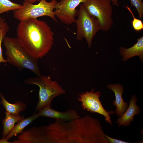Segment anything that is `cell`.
Instances as JSON below:
<instances>
[{"mask_svg":"<svg viewBox=\"0 0 143 143\" xmlns=\"http://www.w3.org/2000/svg\"><path fill=\"white\" fill-rule=\"evenodd\" d=\"M57 1L56 0L50 2L46 0H41L38 4L34 5L27 0H24L22 7L14 11V17L20 21L28 19H37L38 17L47 16L57 22L53 11Z\"/></svg>","mask_w":143,"mask_h":143,"instance_id":"5b68a950","label":"cell"},{"mask_svg":"<svg viewBox=\"0 0 143 143\" xmlns=\"http://www.w3.org/2000/svg\"><path fill=\"white\" fill-rule=\"evenodd\" d=\"M39 116L49 117L64 121H69L81 117L74 110L68 109L64 111H60L51 108L50 105L44 107L37 113Z\"/></svg>","mask_w":143,"mask_h":143,"instance_id":"30bf717a","label":"cell"},{"mask_svg":"<svg viewBox=\"0 0 143 143\" xmlns=\"http://www.w3.org/2000/svg\"><path fill=\"white\" fill-rule=\"evenodd\" d=\"M22 6L21 4L13 2L10 0H0V16L2 13L19 9Z\"/></svg>","mask_w":143,"mask_h":143,"instance_id":"ac0fdd59","label":"cell"},{"mask_svg":"<svg viewBox=\"0 0 143 143\" xmlns=\"http://www.w3.org/2000/svg\"></svg>","mask_w":143,"mask_h":143,"instance_id":"d4e9b609","label":"cell"},{"mask_svg":"<svg viewBox=\"0 0 143 143\" xmlns=\"http://www.w3.org/2000/svg\"><path fill=\"white\" fill-rule=\"evenodd\" d=\"M111 3L107 0H88L82 3L87 12L97 20L100 30L105 32L109 30L113 24Z\"/></svg>","mask_w":143,"mask_h":143,"instance_id":"52a82bcc","label":"cell"},{"mask_svg":"<svg viewBox=\"0 0 143 143\" xmlns=\"http://www.w3.org/2000/svg\"><path fill=\"white\" fill-rule=\"evenodd\" d=\"M120 55L123 57V61H126L135 56H138L141 61L143 60V37L137 39V42L130 47L126 48L120 47L119 48Z\"/></svg>","mask_w":143,"mask_h":143,"instance_id":"4fadbf2b","label":"cell"},{"mask_svg":"<svg viewBox=\"0 0 143 143\" xmlns=\"http://www.w3.org/2000/svg\"><path fill=\"white\" fill-rule=\"evenodd\" d=\"M10 30V27L5 18L0 16V63H6L7 61L2 55V44L6 34Z\"/></svg>","mask_w":143,"mask_h":143,"instance_id":"e0dca14e","label":"cell"},{"mask_svg":"<svg viewBox=\"0 0 143 143\" xmlns=\"http://www.w3.org/2000/svg\"><path fill=\"white\" fill-rule=\"evenodd\" d=\"M105 137L110 143H131L132 142L125 141L121 140L116 139L106 135H105Z\"/></svg>","mask_w":143,"mask_h":143,"instance_id":"44dd1931","label":"cell"},{"mask_svg":"<svg viewBox=\"0 0 143 143\" xmlns=\"http://www.w3.org/2000/svg\"><path fill=\"white\" fill-rule=\"evenodd\" d=\"M124 7L129 12L132 16L133 19L132 21V25L134 30L138 32L143 29V23L141 20L135 17L132 10L128 6H124Z\"/></svg>","mask_w":143,"mask_h":143,"instance_id":"d6986e66","label":"cell"},{"mask_svg":"<svg viewBox=\"0 0 143 143\" xmlns=\"http://www.w3.org/2000/svg\"><path fill=\"white\" fill-rule=\"evenodd\" d=\"M131 6L136 10L140 19L143 16V2L142 0H129Z\"/></svg>","mask_w":143,"mask_h":143,"instance_id":"ffe728a7","label":"cell"},{"mask_svg":"<svg viewBox=\"0 0 143 143\" xmlns=\"http://www.w3.org/2000/svg\"><path fill=\"white\" fill-rule=\"evenodd\" d=\"M137 101L135 96L133 95L129 101L128 107L117 121L118 126H129L130 122L133 121L135 115L140 113V108L136 104Z\"/></svg>","mask_w":143,"mask_h":143,"instance_id":"8fae6325","label":"cell"},{"mask_svg":"<svg viewBox=\"0 0 143 143\" xmlns=\"http://www.w3.org/2000/svg\"><path fill=\"white\" fill-rule=\"evenodd\" d=\"M110 1L112 3L113 5L118 7L119 6V4L118 2V0H107Z\"/></svg>","mask_w":143,"mask_h":143,"instance_id":"7402d4cb","label":"cell"},{"mask_svg":"<svg viewBox=\"0 0 143 143\" xmlns=\"http://www.w3.org/2000/svg\"><path fill=\"white\" fill-rule=\"evenodd\" d=\"M51 0V1H54V0Z\"/></svg>","mask_w":143,"mask_h":143,"instance_id":"cb8c5ba5","label":"cell"},{"mask_svg":"<svg viewBox=\"0 0 143 143\" xmlns=\"http://www.w3.org/2000/svg\"><path fill=\"white\" fill-rule=\"evenodd\" d=\"M29 2L33 3L37 1H40L41 0H27Z\"/></svg>","mask_w":143,"mask_h":143,"instance_id":"603a6c76","label":"cell"},{"mask_svg":"<svg viewBox=\"0 0 143 143\" xmlns=\"http://www.w3.org/2000/svg\"><path fill=\"white\" fill-rule=\"evenodd\" d=\"M78 15L75 22L76 38L79 40L85 38L90 48L94 37L100 30V24L97 19L87 12L82 3L80 5Z\"/></svg>","mask_w":143,"mask_h":143,"instance_id":"8992f818","label":"cell"},{"mask_svg":"<svg viewBox=\"0 0 143 143\" xmlns=\"http://www.w3.org/2000/svg\"><path fill=\"white\" fill-rule=\"evenodd\" d=\"M0 103L3 105L6 111L11 114L19 115L20 112L24 110L26 108V104L20 101H17L14 104L9 102L1 93H0Z\"/></svg>","mask_w":143,"mask_h":143,"instance_id":"2e32d148","label":"cell"},{"mask_svg":"<svg viewBox=\"0 0 143 143\" xmlns=\"http://www.w3.org/2000/svg\"><path fill=\"white\" fill-rule=\"evenodd\" d=\"M23 116L11 114L6 111L5 117L2 120V139L4 138L15 126V124L24 118Z\"/></svg>","mask_w":143,"mask_h":143,"instance_id":"9a60e30c","label":"cell"},{"mask_svg":"<svg viewBox=\"0 0 143 143\" xmlns=\"http://www.w3.org/2000/svg\"><path fill=\"white\" fill-rule=\"evenodd\" d=\"M27 84H34L39 88L38 101L35 108L39 111L45 106L50 105L53 99L65 93L64 90L56 81H53L50 77L42 75L28 78L24 81Z\"/></svg>","mask_w":143,"mask_h":143,"instance_id":"277c9868","label":"cell"},{"mask_svg":"<svg viewBox=\"0 0 143 143\" xmlns=\"http://www.w3.org/2000/svg\"><path fill=\"white\" fill-rule=\"evenodd\" d=\"M16 32L17 38L22 45L38 59L47 54L53 44V32L46 22L37 19L20 21Z\"/></svg>","mask_w":143,"mask_h":143,"instance_id":"7a4b0ae2","label":"cell"},{"mask_svg":"<svg viewBox=\"0 0 143 143\" xmlns=\"http://www.w3.org/2000/svg\"><path fill=\"white\" fill-rule=\"evenodd\" d=\"M39 117V116L37 113H35L31 116L22 119L17 123L4 138L0 140V143H11L8 141V140L14 136L22 133L26 127Z\"/></svg>","mask_w":143,"mask_h":143,"instance_id":"5bb4252c","label":"cell"},{"mask_svg":"<svg viewBox=\"0 0 143 143\" xmlns=\"http://www.w3.org/2000/svg\"><path fill=\"white\" fill-rule=\"evenodd\" d=\"M30 135L33 143H109L99 120L88 115L32 127Z\"/></svg>","mask_w":143,"mask_h":143,"instance_id":"6da1fadb","label":"cell"},{"mask_svg":"<svg viewBox=\"0 0 143 143\" xmlns=\"http://www.w3.org/2000/svg\"><path fill=\"white\" fill-rule=\"evenodd\" d=\"M107 87L115 93V100L113 101V105L116 107L115 113L120 116L126 110L128 106L127 103L124 101L122 97L123 92V87L119 84H109Z\"/></svg>","mask_w":143,"mask_h":143,"instance_id":"7c38bea8","label":"cell"},{"mask_svg":"<svg viewBox=\"0 0 143 143\" xmlns=\"http://www.w3.org/2000/svg\"><path fill=\"white\" fill-rule=\"evenodd\" d=\"M3 42L7 62L19 69L29 70L37 76L41 75L38 59L28 52L17 38L6 36Z\"/></svg>","mask_w":143,"mask_h":143,"instance_id":"3957f363","label":"cell"},{"mask_svg":"<svg viewBox=\"0 0 143 143\" xmlns=\"http://www.w3.org/2000/svg\"><path fill=\"white\" fill-rule=\"evenodd\" d=\"M101 94L99 91L95 92L94 89H92L90 92L86 91L79 95L78 100L81 102L84 109L103 115L105 120L112 125L110 115L113 114L114 112L108 111L104 109L99 99Z\"/></svg>","mask_w":143,"mask_h":143,"instance_id":"ba28073f","label":"cell"},{"mask_svg":"<svg viewBox=\"0 0 143 143\" xmlns=\"http://www.w3.org/2000/svg\"><path fill=\"white\" fill-rule=\"evenodd\" d=\"M88 0H61L57 1L54 11L56 16L64 23L70 25L75 23V17L78 14V10L76 8L80 4Z\"/></svg>","mask_w":143,"mask_h":143,"instance_id":"9c48e42d","label":"cell"}]
</instances>
